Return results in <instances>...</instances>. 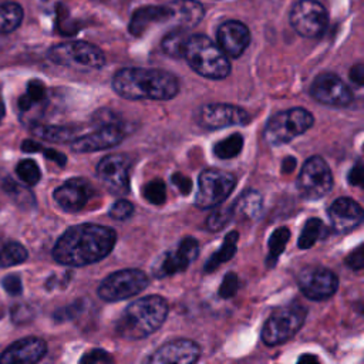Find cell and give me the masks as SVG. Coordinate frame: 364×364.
<instances>
[{
	"label": "cell",
	"mask_w": 364,
	"mask_h": 364,
	"mask_svg": "<svg viewBox=\"0 0 364 364\" xmlns=\"http://www.w3.org/2000/svg\"><path fill=\"white\" fill-rule=\"evenodd\" d=\"M300 291L310 300L330 299L338 289V277L336 273L323 266H306L297 274Z\"/></svg>",
	"instance_id": "cell-12"
},
{
	"label": "cell",
	"mask_w": 364,
	"mask_h": 364,
	"mask_svg": "<svg viewBox=\"0 0 364 364\" xmlns=\"http://www.w3.org/2000/svg\"><path fill=\"white\" fill-rule=\"evenodd\" d=\"M1 245H3V243H1V242H0V247H1Z\"/></svg>",
	"instance_id": "cell-52"
},
{
	"label": "cell",
	"mask_w": 364,
	"mask_h": 364,
	"mask_svg": "<svg viewBox=\"0 0 364 364\" xmlns=\"http://www.w3.org/2000/svg\"><path fill=\"white\" fill-rule=\"evenodd\" d=\"M31 131L41 139L57 144L71 142L74 138H77V128L64 125H36Z\"/></svg>",
	"instance_id": "cell-27"
},
{
	"label": "cell",
	"mask_w": 364,
	"mask_h": 364,
	"mask_svg": "<svg viewBox=\"0 0 364 364\" xmlns=\"http://www.w3.org/2000/svg\"><path fill=\"white\" fill-rule=\"evenodd\" d=\"M48 58L60 65L98 70L105 64L104 53L87 41H68L54 46L48 51Z\"/></svg>",
	"instance_id": "cell-8"
},
{
	"label": "cell",
	"mask_w": 364,
	"mask_h": 364,
	"mask_svg": "<svg viewBox=\"0 0 364 364\" xmlns=\"http://www.w3.org/2000/svg\"><path fill=\"white\" fill-rule=\"evenodd\" d=\"M350 80L353 82H355L357 85H361L363 84V80H364V68H363V64H355L351 70H350Z\"/></svg>",
	"instance_id": "cell-47"
},
{
	"label": "cell",
	"mask_w": 364,
	"mask_h": 364,
	"mask_svg": "<svg viewBox=\"0 0 364 364\" xmlns=\"http://www.w3.org/2000/svg\"><path fill=\"white\" fill-rule=\"evenodd\" d=\"M169 311L168 301L158 294L132 301L115 323V333L127 340H141L155 333Z\"/></svg>",
	"instance_id": "cell-3"
},
{
	"label": "cell",
	"mask_w": 364,
	"mask_h": 364,
	"mask_svg": "<svg viewBox=\"0 0 364 364\" xmlns=\"http://www.w3.org/2000/svg\"><path fill=\"white\" fill-rule=\"evenodd\" d=\"M171 10L169 21H173L178 27L191 28L195 27L203 17V7L196 0H173L168 4Z\"/></svg>",
	"instance_id": "cell-24"
},
{
	"label": "cell",
	"mask_w": 364,
	"mask_h": 364,
	"mask_svg": "<svg viewBox=\"0 0 364 364\" xmlns=\"http://www.w3.org/2000/svg\"><path fill=\"white\" fill-rule=\"evenodd\" d=\"M199 121L209 129H220L232 125H246L250 121V115L237 105L210 102L200 108Z\"/></svg>",
	"instance_id": "cell-16"
},
{
	"label": "cell",
	"mask_w": 364,
	"mask_h": 364,
	"mask_svg": "<svg viewBox=\"0 0 364 364\" xmlns=\"http://www.w3.org/2000/svg\"><path fill=\"white\" fill-rule=\"evenodd\" d=\"M114 229L95 223H81L68 228L55 242L53 257L60 264L80 267L97 263L114 249Z\"/></svg>",
	"instance_id": "cell-1"
},
{
	"label": "cell",
	"mask_w": 364,
	"mask_h": 364,
	"mask_svg": "<svg viewBox=\"0 0 364 364\" xmlns=\"http://www.w3.org/2000/svg\"><path fill=\"white\" fill-rule=\"evenodd\" d=\"M134 213V205L127 199H118L108 210V215L117 220H125Z\"/></svg>",
	"instance_id": "cell-38"
},
{
	"label": "cell",
	"mask_w": 364,
	"mask_h": 364,
	"mask_svg": "<svg viewBox=\"0 0 364 364\" xmlns=\"http://www.w3.org/2000/svg\"><path fill=\"white\" fill-rule=\"evenodd\" d=\"M111 85L125 100L166 101L179 92L178 78L159 68H121L114 74Z\"/></svg>",
	"instance_id": "cell-2"
},
{
	"label": "cell",
	"mask_w": 364,
	"mask_h": 364,
	"mask_svg": "<svg viewBox=\"0 0 364 364\" xmlns=\"http://www.w3.org/2000/svg\"><path fill=\"white\" fill-rule=\"evenodd\" d=\"M3 289L10 294V296H18L23 291L21 286V279L17 274H9L3 279Z\"/></svg>",
	"instance_id": "cell-42"
},
{
	"label": "cell",
	"mask_w": 364,
	"mask_h": 364,
	"mask_svg": "<svg viewBox=\"0 0 364 364\" xmlns=\"http://www.w3.org/2000/svg\"><path fill=\"white\" fill-rule=\"evenodd\" d=\"M3 188H4V191H6L9 195H11V196L16 199V202H18V203H21V202L28 203V200H30V202L34 203L33 195H31L26 188L17 185V183H16L14 181H11L10 178H7V182L4 181Z\"/></svg>",
	"instance_id": "cell-37"
},
{
	"label": "cell",
	"mask_w": 364,
	"mask_h": 364,
	"mask_svg": "<svg viewBox=\"0 0 364 364\" xmlns=\"http://www.w3.org/2000/svg\"><path fill=\"white\" fill-rule=\"evenodd\" d=\"M307 310L300 303L276 307L262 328V340L266 346H280L289 341L304 324Z\"/></svg>",
	"instance_id": "cell-6"
},
{
	"label": "cell",
	"mask_w": 364,
	"mask_h": 364,
	"mask_svg": "<svg viewBox=\"0 0 364 364\" xmlns=\"http://www.w3.org/2000/svg\"><path fill=\"white\" fill-rule=\"evenodd\" d=\"M171 18V10L166 6H145L138 9L131 18L129 31L134 36L144 34L152 24L165 23Z\"/></svg>",
	"instance_id": "cell-23"
},
{
	"label": "cell",
	"mask_w": 364,
	"mask_h": 364,
	"mask_svg": "<svg viewBox=\"0 0 364 364\" xmlns=\"http://www.w3.org/2000/svg\"><path fill=\"white\" fill-rule=\"evenodd\" d=\"M310 95L320 104L331 107H346L353 101L348 85L333 73H323L310 85Z\"/></svg>",
	"instance_id": "cell-15"
},
{
	"label": "cell",
	"mask_w": 364,
	"mask_h": 364,
	"mask_svg": "<svg viewBox=\"0 0 364 364\" xmlns=\"http://www.w3.org/2000/svg\"><path fill=\"white\" fill-rule=\"evenodd\" d=\"M233 216H239L243 220H255L260 216L263 209V198L260 192L250 189L245 191L236 200L232 203Z\"/></svg>",
	"instance_id": "cell-25"
},
{
	"label": "cell",
	"mask_w": 364,
	"mask_h": 364,
	"mask_svg": "<svg viewBox=\"0 0 364 364\" xmlns=\"http://www.w3.org/2000/svg\"><path fill=\"white\" fill-rule=\"evenodd\" d=\"M346 264L353 270H361L364 266V250L363 246H358L346 257Z\"/></svg>",
	"instance_id": "cell-43"
},
{
	"label": "cell",
	"mask_w": 364,
	"mask_h": 364,
	"mask_svg": "<svg viewBox=\"0 0 364 364\" xmlns=\"http://www.w3.org/2000/svg\"><path fill=\"white\" fill-rule=\"evenodd\" d=\"M200 348L189 338H178L161 346L149 358L152 364H192L199 360Z\"/></svg>",
	"instance_id": "cell-17"
},
{
	"label": "cell",
	"mask_w": 364,
	"mask_h": 364,
	"mask_svg": "<svg viewBox=\"0 0 364 364\" xmlns=\"http://www.w3.org/2000/svg\"><path fill=\"white\" fill-rule=\"evenodd\" d=\"M3 117H4V104H3V100L0 97V121L3 119Z\"/></svg>",
	"instance_id": "cell-51"
},
{
	"label": "cell",
	"mask_w": 364,
	"mask_h": 364,
	"mask_svg": "<svg viewBox=\"0 0 364 364\" xmlns=\"http://www.w3.org/2000/svg\"><path fill=\"white\" fill-rule=\"evenodd\" d=\"M326 235V226L321 219L318 218H310L299 236V247L300 249H310L316 245L318 239H321Z\"/></svg>",
	"instance_id": "cell-29"
},
{
	"label": "cell",
	"mask_w": 364,
	"mask_h": 364,
	"mask_svg": "<svg viewBox=\"0 0 364 364\" xmlns=\"http://www.w3.org/2000/svg\"><path fill=\"white\" fill-rule=\"evenodd\" d=\"M294 168H296V159H294L293 156L286 158V159L283 161V164H282V171H283V173H284V172H286V173H290Z\"/></svg>",
	"instance_id": "cell-49"
},
{
	"label": "cell",
	"mask_w": 364,
	"mask_h": 364,
	"mask_svg": "<svg viewBox=\"0 0 364 364\" xmlns=\"http://www.w3.org/2000/svg\"><path fill=\"white\" fill-rule=\"evenodd\" d=\"M148 276L139 269H124L108 274L98 286V296L104 301H121L139 294L148 286Z\"/></svg>",
	"instance_id": "cell-7"
},
{
	"label": "cell",
	"mask_w": 364,
	"mask_h": 364,
	"mask_svg": "<svg viewBox=\"0 0 364 364\" xmlns=\"http://www.w3.org/2000/svg\"><path fill=\"white\" fill-rule=\"evenodd\" d=\"M186 28H182V27H176L175 30H172L171 33H168L164 38H162V43H161V47L164 50L165 54L171 55V57H182V53H183V47H185V43L188 40V34L185 31Z\"/></svg>",
	"instance_id": "cell-30"
},
{
	"label": "cell",
	"mask_w": 364,
	"mask_h": 364,
	"mask_svg": "<svg viewBox=\"0 0 364 364\" xmlns=\"http://www.w3.org/2000/svg\"><path fill=\"white\" fill-rule=\"evenodd\" d=\"M171 179H172V183L178 188V191L182 195H189L191 193V191H192V181H191V178H188L183 173L175 172Z\"/></svg>",
	"instance_id": "cell-44"
},
{
	"label": "cell",
	"mask_w": 364,
	"mask_h": 364,
	"mask_svg": "<svg viewBox=\"0 0 364 364\" xmlns=\"http://www.w3.org/2000/svg\"><path fill=\"white\" fill-rule=\"evenodd\" d=\"M182 57L195 73L210 80H223L230 73L228 55L218 44L203 34L188 37Z\"/></svg>",
	"instance_id": "cell-4"
},
{
	"label": "cell",
	"mask_w": 364,
	"mask_h": 364,
	"mask_svg": "<svg viewBox=\"0 0 364 364\" xmlns=\"http://www.w3.org/2000/svg\"><path fill=\"white\" fill-rule=\"evenodd\" d=\"M236 176L220 169H205L198 178L195 205L200 209L222 203L235 189Z\"/></svg>",
	"instance_id": "cell-9"
},
{
	"label": "cell",
	"mask_w": 364,
	"mask_h": 364,
	"mask_svg": "<svg viewBox=\"0 0 364 364\" xmlns=\"http://www.w3.org/2000/svg\"><path fill=\"white\" fill-rule=\"evenodd\" d=\"M237 289H239V277L236 276V273L230 272L222 280V284L219 287V296L222 299H230L236 294Z\"/></svg>",
	"instance_id": "cell-39"
},
{
	"label": "cell",
	"mask_w": 364,
	"mask_h": 364,
	"mask_svg": "<svg viewBox=\"0 0 364 364\" xmlns=\"http://www.w3.org/2000/svg\"><path fill=\"white\" fill-rule=\"evenodd\" d=\"M318 357L311 355V354H304L301 357H299V363H317Z\"/></svg>",
	"instance_id": "cell-50"
},
{
	"label": "cell",
	"mask_w": 364,
	"mask_h": 364,
	"mask_svg": "<svg viewBox=\"0 0 364 364\" xmlns=\"http://www.w3.org/2000/svg\"><path fill=\"white\" fill-rule=\"evenodd\" d=\"M313 122L314 117L310 111L301 107L289 108L274 114L266 122L263 136L267 145L280 146L304 134L309 128H311Z\"/></svg>",
	"instance_id": "cell-5"
},
{
	"label": "cell",
	"mask_w": 364,
	"mask_h": 364,
	"mask_svg": "<svg viewBox=\"0 0 364 364\" xmlns=\"http://www.w3.org/2000/svg\"><path fill=\"white\" fill-rule=\"evenodd\" d=\"M26 247L17 242H9L0 247V267H10L20 264L27 259Z\"/></svg>",
	"instance_id": "cell-33"
},
{
	"label": "cell",
	"mask_w": 364,
	"mask_h": 364,
	"mask_svg": "<svg viewBox=\"0 0 364 364\" xmlns=\"http://www.w3.org/2000/svg\"><path fill=\"white\" fill-rule=\"evenodd\" d=\"M300 195L309 200L324 198L333 188V173L330 166L321 156L309 158L297 179Z\"/></svg>",
	"instance_id": "cell-10"
},
{
	"label": "cell",
	"mask_w": 364,
	"mask_h": 364,
	"mask_svg": "<svg viewBox=\"0 0 364 364\" xmlns=\"http://www.w3.org/2000/svg\"><path fill=\"white\" fill-rule=\"evenodd\" d=\"M47 353V344L40 337H24L10 344L0 355L1 364H34Z\"/></svg>",
	"instance_id": "cell-19"
},
{
	"label": "cell",
	"mask_w": 364,
	"mask_h": 364,
	"mask_svg": "<svg viewBox=\"0 0 364 364\" xmlns=\"http://www.w3.org/2000/svg\"><path fill=\"white\" fill-rule=\"evenodd\" d=\"M144 196L152 205H162L166 200V186L162 179H152L144 186Z\"/></svg>",
	"instance_id": "cell-36"
},
{
	"label": "cell",
	"mask_w": 364,
	"mask_h": 364,
	"mask_svg": "<svg viewBox=\"0 0 364 364\" xmlns=\"http://www.w3.org/2000/svg\"><path fill=\"white\" fill-rule=\"evenodd\" d=\"M23 20V9L17 3L0 4V33L14 31Z\"/></svg>",
	"instance_id": "cell-28"
},
{
	"label": "cell",
	"mask_w": 364,
	"mask_h": 364,
	"mask_svg": "<svg viewBox=\"0 0 364 364\" xmlns=\"http://www.w3.org/2000/svg\"><path fill=\"white\" fill-rule=\"evenodd\" d=\"M216 38L218 46L228 57L237 58L245 53L250 43V31L242 21L229 20L220 24Z\"/></svg>",
	"instance_id": "cell-20"
},
{
	"label": "cell",
	"mask_w": 364,
	"mask_h": 364,
	"mask_svg": "<svg viewBox=\"0 0 364 364\" xmlns=\"http://www.w3.org/2000/svg\"><path fill=\"white\" fill-rule=\"evenodd\" d=\"M290 24L301 37H318L327 27V11L316 0H299L290 10Z\"/></svg>",
	"instance_id": "cell-11"
},
{
	"label": "cell",
	"mask_w": 364,
	"mask_h": 364,
	"mask_svg": "<svg viewBox=\"0 0 364 364\" xmlns=\"http://www.w3.org/2000/svg\"><path fill=\"white\" fill-rule=\"evenodd\" d=\"M21 149L24 152H40V151H43V146H41V144H38L33 139H26L21 144Z\"/></svg>",
	"instance_id": "cell-48"
},
{
	"label": "cell",
	"mask_w": 364,
	"mask_h": 364,
	"mask_svg": "<svg viewBox=\"0 0 364 364\" xmlns=\"http://www.w3.org/2000/svg\"><path fill=\"white\" fill-rule=\"evenodd\" d=\"M290 239V230L286 226L277 228L270 239H269V255H267V264L269 266H274L279 256L284 252L287 243Z\"/></svg>",
	"instance_id": "cell-31"
},
{
	"label": "cell",
	"mask_w": 364,
	"mask_h": 364,
	"mask_svg": "<svg viewBox=\"0 0 364 364\" xmlns=\"http://www.w3.org/2000/svg\"><path fill=\"white\" fill-rule=\"evenodd\" d=\"M327 212L331 226L340 233L350 232L363 220V209L351 198H337Z\"/></svg>",
	"instance_id": "cell-21"
},
{
	"label": "cell",
	"mask_w": 364,
	"mask_h": 364,
	"mask_svg": "<svg viewBox=\"0 0 364 364\" xmlns=\"http://www.w3.org/2000/svg\"><path fill=\"white\" fill-rule=\"evenodd\" d=\"M347 179L351 185H355V186L361 185V182H363V164H361V161H357V164L350 169V172L347 175Z\"/></svg>",
	"instance_id": "cell-45"
},
{
	"label": "cell",
	"mask_w": 364,
	"mask_h": 364,
	"mask_svg": "<svg viewBox=\"0 0 364 364\" xmlns=\"http://www.w3.org/2000/svg\"><path fill=\"white\" fill-rule=\"evenodd\" d=\"M199 256V243L195 237L186 236L181 240L175 252H168L159 263V267L156 269L155 276L164 277V276H172L175 273L183 272L188 269L191 262L196 260Z\"/></svg>",
	"instance_id": "cell-18"
},
{
	"label": "cell",
	"mask_w": 364,
	"mask_h": 364,
	"mask_svg": "<svg viewBox=\"0 0 364 364\" xmlns=\"http://www.w3.org/2000/svg\"><path fill=\"white\" fill-rule=\"evenodd\" d=\"M30 100L36 104H41L46 98V85L40 80H31L27 84V92Z\"/></svg>",
	"instance_id": "cell-41"
},
{
	"label": "cell",
	"mask_w": 364,
	"mask_h": 364,
	"mask_svg": "<svg viewBox=\"0 0 364 364\" xmlns=\"http://www.w3.org/2000/svg\"><path fill=\"white\" fill-rule=\"evenodd\" d=\"M237 240H239V233L236 230L229 232L225 236L223 243L220 245V247L208 259L206 264L203 266V272L205 273H212L220 264H223L225 262L230 260L235 256L236 250H237Z\"/></svg>",
	"instance_id": "cell-26"
},
{
	"label": "cell",
	"mask_w": 364,
	"mask_h": 364,
	"mask_svg": "<svg viewBox=\"0 0 364 364\" xmlns=\"http://www.w3.org/2000/svg\"><path fill=\"white\" fill-rule=\"evenodd\" d=\"M112 357L101 348H94L85 353L81 358L80 363H90V364H105V363H112Z\"/></svg>",
	"instance_id": "cell-40"
},
{
	"label": "cell",
	"mask_w": 364,
	"mask_h": 364,
	"mask_svg": "<svg viewBox=\"0 0 364 364\" xmlns=\"http://www.w3.org/2000/svg\"><path fill=\"white\" fill-rule=\"evenodd\" d=\"M41 152L44 154V156H46L47 159H50V161L58 164L60 166H64V165H65L67 158H65L64 154H61V152H58V151H55V149H51V148H47V149L43 148Z\"/></svg>",
	"instance_id": "cell-46"
},
{
	"label": "cell",
	"mask_w": 364,
	"mask_h": 364,
	"mask_svg": "<svg viewBox=\"0 0 364 364\" xmlns=\"http://www.w3.org/2000/svg\"><path fill=\"white\" fill-rule=\"evenodd\" d=\"M16 173H17L18 179L27 186H33L41 179L40 168H38L37 162L33 159L20 161L16 166Z\"/></svg>",
	"instance_id": "cell-35"
},
{
	"label": "cell",
	"mask_w": 364,
	"mask_h": 364,
	"mask_svg": "<svg viewBox=\"0 0 364 364\" xmlns=\"http://www.w3.org/2000/svg\"><path fill=\"white\" fill-rule=\"evenodd\" d=\"M125 138L124 127L115 121L112 117L111 119H101V124L97 127L95 131L77 136L71 141V149L74 152L87 154V152H97L101 149L112 148L119 145Z\"/></svg>",
	"instance_id": "cell-13"
},
{
	"label": "cell",
	"mask_w": 364,
	"mask_h": 364,
	"mask_svg": "<svg viewBox=\"0 0 364 364\" xmlns=\"http://www.w3.org/2000/svg\"><path fill=\"white\" fill-rule=\"evenodd\" d=\"M91 198V186L82 179H68L54 191V200L65 212L81 210Z\"/></svg>",
	"instance_id": "cell-22"
},
{
	"label": "cell",
	"mask_w": 364,
	"mask_h": 364,
	"mask_svg": "<svg viewBox=\"0 0 364 364\" xmlns=\"http://www.w3.org/2000/svg\"><path fill=\"white\" fill-rule=\"evenodd\" d=\"M242 148H243V136L236 132L216 142L213 146V154L219 159H232L240 154Z\"/></svg>",
	"instance_id": "cell-32"
},
{
	"label": "cell",
	"mask_w": 364,
	"mask_h": 364,
	"mask_svg": "<svg viewBox=\"0 0 364 364\" xmlns=\"http://www.w3.org/2000/svg\"><path fill=\"white\" fill-rule=\"evenodd\" d=\"M233 218V208L232 205H216V209H213L210 212V215L208 216L205 225L206 229L210 232H218L222 230L228 222H230V219Z\"/></svg>",
	"instance_id": "cell-34"
},
{
	"label": "cell",
	"mask_w": 364,
	"mask_h": 364,
	"mask_svg": "<svg viewBox=\"0 0 364 364\" xmlns=\"http://www.w3.org/2000/svg\"><path fill=\"white\" fill-rule=\"evenodd\" d=\"M131 164V158L125 154L105 155L97 165V176L107 191L124 195L129 191Z\"/></svg>",
	"instance_id": "cell-14"
}]
</instances>
